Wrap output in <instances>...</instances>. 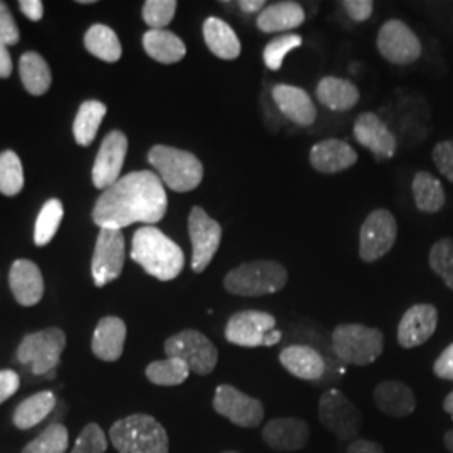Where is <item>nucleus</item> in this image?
Instances as JSON below:
<instances>
[{
    "mask_svg": "<svg viewBox=\"0 0 453 453\" xmlns=\"http://www.w3.org/2000/svg\"><path fill=\"white\" fill-rule=\"evenodd\" d=\"M168 209V198L160 177L150 170L133 172L118 180L103 195L93 209V220L99 228H118L136 222L157 224Z\"/></svg>",
    "mask_w": 453,
    "mask_h": 453,
    "instance_id": "f257e3e1",
    "label": "nucleus"
},
{
    "mask_svg": "<svg viewBox=\"0 0 453 453\" xmlns=\"http://www.w3.org/2000/svg\"><path fill=\"white\" fill-rule=\"evenodd\" d=\"M131 259L145 269L146 274L158 280H173L185 265V254L160 228L145 226L138 228L131 241Z\"/></svg>",
    "mask_w": 453,
    "mask_h": 453,
    "instance_id": "f03ea898",
    "label": "nucleus"
},
{
    "mask_svg": "<svg viewBox=\"0 0 453 453\" xmlns=\"http://www.w3.org/2000/svg\"><path fill=\"white\" fill-rule=\"evenodd\" d=\"M110 440L119 453H168V434L160 421L145 413H134L114 421Z\"/></svg>",
    "mask_w": 453,
    "mask_h": 453,
    "instance_id": "7ed1b4c3",
    "label": "nucleus"
},
{
    "mask_svg": "<svg viewBox=\"0 0 453 453\" xmlns=\"http://www.w3.org/2000/svg\"><path fill=\"white\" fill-rule=\"evenodd\" d=\"M148 162L173 192L195 190L203 180V165L194 153L173 146L157 145L148 151Z\"/></svg>",
    "mask_w": 453,
    "mask_h": 453,
    "instance_id": "20e7f679",
    "label": "nucleus"
},
{
    "mask_svg": "<svg viewBox=\"0 0 453 453\" xmlns=\"http://www.w3.org/2000/svg\"><path fill=\"white\" fill-rule=\"evenodd\" d=\"M288 284V271L274 260L247 262L224 279L226 292L239 297H262L284 289Z\"/></svg>",
    "mask_w": 453,
    "mask_h": 453,
    "instance_id": "39448f33",
    "label": "nucleus"
},
{
    "mask_svg": "<svg viewBox=\"0 0 453 453\" xmlns=\"http://www.w3.org/2000/svg\"><path fill=\"white\" fill-rule=\"evenodd\" d=\"M385 336L365 324H341L333 333V351L346 365L368 366L381 357Z\"/></svg>",
    "mask_w": 453,
    "mask_h": 453,
    "instance_id": "423d86ee",
    "label": "nucleus"
},
{
    "mask_svg": "<svg viewBox=\"0 0 453 453\" xmlns=\"http://www.w3.org/2000/svg\"><path fill=\"white\" fill-rule=\"evenodd\" d=\"M65 348V331L48 327L22 340L17 348V361L20 365H31L34 374H48L59 365Z\"/></svg>",
    "mask_w": 453,
    "mask_h": 453,
    "instance_id": "0eeeda50",
    "label": "nucleus"
},
{
    "mask_svg": "<svg viewBox=\"0 0 453 453\" xmlns=\"http://www.w3.org/2000/svg\"><path fill=\"white\" fill-rule=\"evenodd\" d=\"M165 355L179 357L187 363L190 372L198 376L211 374L219 363V351L205 334L195 329H185L165 342Z\"/></svg>",
    "mask_w": 453,
    "mask_h": 453,
    "instance_id": "6e6552de",
    "label": "nucleus"
},
{
    "mask_svg": "<svg viewBox=\"0 0 453 453\" xmlns=\"http://www.w3.org/2000/svg\"><path fill=\"white\" fill-rule=\"evenodd\" d=\"M319 421L334 437L351 440L361 430L363 415L342 391L333 388L319 398Z\"/></svg>",
    "mask_w": 453,
    "mask_h": 453,
    "instance_id": "1a4fd4ad",
    "label": "nucleus"
},
{
    "mask_svg": "<svg viewBox=\"0 0 453 453\" xmlns=\"http://www.w3.org/2000/svg\"><path fill=\"white\" fill-rule=\"evenodd\" d=\"M398 226L391 211L378 209L368 215L359 232V257L365 262H376L393 249Z\"/></svg>",
    "mask_w": 453,
    "mask_h": 453,
    "instance_id": "9d476101",
    "label": "nucleus"
},
{
    "mask_svg": "<svg viewBox=\"0 0 453 453\" xmlns=\"http://www.w3.org/2000/svg\"><path fill=\"white\" fill-rule=\"evenodd\" d=\"M125 265V235L118 228H101L91 262V274L96 288L116 280Z\"/></svg>",
    "mask_w": 453,
    "mask_h": 453,
    "instance_id": "9b49d317",
    "label": "nucleus"
},
{
    "mask_svg": "<svg viewBox=\"0 0 453 453\" xmlns=\"http://www.w3.org/2000/svg\"><path fill=\"white\" fill-rule=\"evenodd\" d=\"M213 410L241 428H256L264 420V405L232 385H219L211 402Z\"/></svg>",
    "mask_w": 453,
    "mask_h": 453,
    "instance_id": "f8f14e48",
    "label": "nucleus"
},
{
    "mask_svg": "<svg viewBox=\"0 0 453 453\" xmlns=\"http://www.w3.org/2000/svg\"><path fill=\"white\" fill-rule=\"evenodd\" d=\"M188 234L192 241V269L196 274L203 273L222 241V226L213 220L202 207H194L188 217Z\"/></svg>",
    "mask_w": 453,
    "mask_h": 453,
    "instance_id": "ddd939ff",
    "label": "nucleus"
},
{
    "mask_svg": "<svg viewBox=\"0 0 453 453\" xmlns=\"http://www.w3.org/2000/svg\"><path fill=\"white\" fill-rule=\"evenodd\" d=\"M378 50L393 65H413L421 56L420 39L405 22L393 19L383 24L376 39Z\"/></svg>",
    "mask_w": 453,
    "mask_h": 453,
    "instance_id": "4468645a",
    "label": "nucleus"
},
{
    "mask_svg": "<svg viewBox=\"0 0 453 453\" xmlns=\"http://www.w3.org/2000/svg\"><path fill=\"white\" fill-rule=\"evenodd\" d=\"M128 153V138L123 131L108 133L97 151L91 179L99 190H106L119 180Z\"/></svg>",
    "mask_w": 453,
    "mask_h": 453,
    "instance_id": "2eb2a0df",
    "label": "nucleus"
},
{
    "mask_svg": "<svg viewBox=\"0 0 453 453\" xmlns=\"http://www.w3.org/2000/svg\"><path fill=\"white\" fill-rule=\"evenodd\" d=\"M275 329V318L264 311H241L230 316L226 326V340L242 348L264 346L267 333Z\"/></svg>",
    "mask_w": 453,
    "mask_h": 453,
    "instance_id": "dca6fc26",
    "label": "nucleus"
},
{
    "mask_svg": "<svg viewBox=\"0 0 453 453\" xmlns=\"http://www.w3.org/2000/svg\"><path fill=\"white\" fill-rule=\"evenodd\" d=\"M309 438L308 421L294 417L274 418L262 428L264 443L275 452H297L308 445Z\"/></svg>",
    "mask_w": 453,
    "mask_h": 453,
    "instance_id": "f3484780",
    "label": "nucleus"
},
{
    "mask_svg": "<svg viewBox=\"0 0 453 453\" xmlns=\"http://www.w3.org/2000/svg\"><path fill=\"white\" fill-rule=\"evenodd\" d=\"M438 311L432 304H415L406 311L398 324V342L411 349L425 344L437 329Z\"/></svg>",
    "mask_w": 453,
    "mask_h": 453,
    "instance_id": "a211bd4d",
    "label": "nucleus"
},
{
    "mask_svg": "<svg viewBox=\"0 0 453 453\" xmlns=\"http://www.w3.org/2000/svg\"><path fill=\"white\" fill-rule=\"evenodd\" d=\"M353 133L357 143L366 146L376 160L381 162L393 158L396 151V138L378 114H359Z\"/></svg>",
    "mask_w": 453,
    "mask_h": 453,
    "instance_id": "6ab92c4d",
    "label": "nucleus"
},
{
    "mask_svg": "<svg viewBox=\"0 0 453 453\" xmlns=\"http://www.w3.org/2000/svg\"><path fill=\"white\" fill-rule=\"evenodd\" d=\"M9 286L17 303L24 308L39 304L44 296V279L33 260L19 259L9 273Z\"/></svg>",
    "mask_w": 453,
    "mask_h": 453,
    "instance_id": "aec40b11",
    "label": "nucleus"
},
{
    "mask_svg": "<svg viewBox=\"0 0 453 453\" xmlns=\"http://www.w3.org/2000/svg\"><path fill=\"white\" fill-rule=\"evenodd\" d=\"M309 162L319 173L333 175L351 168L357 162V150L336 138L323 140L311 148Z\"/></svg>",
    "mask_w": 453,
    "mask_h": 453,
    "instance_id": "412c9836",
    "label": "nucleus"
},
{
    "mask_svg": "<svg viewBox=\"0 0 453 453\" xmlns=\"http://www.w3.org/2000/svg\"><path fill=\"white\" fill-rule=\"evenodd\" d=\"M273 99L279 111L289 118L292 123L299 127H311L316 121V106L303 88L277 84L273 89Z\"/></svg>",
    "mask_w": 453,
    "mask_h": 453,
    "instance_id": "4be33fe9",
    "label": "nucleus"
},
{
    "mask_svg": "<svg viewBox=\"0 0 453 453\" xmlns=\"http://www.w3.org/2000/svg\"><path fill=\"white\" fill-rule=\"evenodd\" d=\"M372 400L381 413L393 418L410 417L417 408L415 393L405 383L395 380L380 383L372 391Z\"/></svg>",
    "mask_w": 453,
    "mask_h": 453,
    "instance_id": "5701e85b",
    "label": "nucleus"
},
{
    "mask_svg": "<svg viewBox=\"0 0 453 453\" xmlns=\"http://www.w3.org/2000/svg\"><path fill=\"white\" fill-rule=\"evenodd\" d=\"M125 341H127L125 321L116 316H106L97 323L95 329L93 341H91L93 355L106 363L118 361L123 355Z\"/></svg>",
    "mask_w": 453,
    "mask_h": 453,
    "instance_id": "b1692460",
    "label": "nucleus"
},
{
    "mask_svg": "<svg viewBox=\"0 0 453 453\" xmlns=\"http://www.w3.org/2000/svg\"><path fill=\"white\" fill-rule=\"evenodd\" d=\"M279 361L292 376L306 381H318L326 372V363L321 353L304 344H292L284 348L279 355Z\"/></svg>",
    "mask_w": 453,
    "mask_h": 453,
    "instance_id": "393cba45",
    "label": "nucleus"
},
{
    "mask_svg": "<svg viewBox=\"0 0 453 453\" xmlns=\"http://www.w3.org/2000/svg\"><path fill=\"white\" fill-rule=\"evenodd\" d=\"M306 19L304 9L296 2H277L257 17V27L265 34L284 33L299 27Z\"/></svg>",
    "mask_w": 453,
    "mask_h": 453,
    "instance_id": "a878e982",
    "label": "nucleus"
},
{
    "mask_svg": "<svg viewBox=\"0 0 453 453\" xmlns=\"http://www.w3.org/2000/svg\"><path fill=\"white\" fill-rule=\"evenodd\" d=\"M203 39L211 54L224 61H234L241 56L242 46L237 34L219 17H209L203 22Z\"/></svg>",
    "mask_w": 453,
    "mask_h": 453,
    "instance_id": "bb28decb",
    "label": "nucleus"
},
{
    "mask_svg": "<svg viewBox=\"0 0 453 453\" xmlns=\"http://www.w3.org/2000/svg\"><path fill=\"white\" fill-rule=\"evenodd\" d=\"M143 49L146 54L162 65H175L180 63L185 54L187 46L177 34L170 33L166 29H150L143 35Z\"/></svg>",
    "mask_w": 453,
    "mask_h": 453,
    "instance_id": "cd10ccee",
    "label": "nucleus"
},
{
    "mask_svg": "<svg viewBox=\"0 0 453 453\" xmlns=\"http://www.w3.org/2000/svg\"><path fill=\"white\" fill-rule=\"evenodd\" d=\"M316 96L326 108L333 111H348L353 106H357L359 101V91L357 86L348 80L326 76L318 84Z\"/></svg>",
    "mask_w": 453,
    "mask_h": 453,
    "instance_id": "c85d7f7f",
    "label": "nucleus"
},
{
    "mask_svg": "<svg viewBox=\"0 0 453 453\" xmlns=\"http://www.w3.org/2000/svg\"><path fill=\"white\" fill-rule=\"evenodd\" d=\"M20 81L26 91L33 96H42L48 93L52 82V74L46 59L37 52H26L19 61Z\"/></svg>",
    "mask_w": 453,
    "mask_h": 453,
    "instance_id": "c756f323",
    "label": "nucleus"
},
{
    "mask_svg": "<svg viewBox=\"0 0 453 453\" xmlns=\"http://www.w3.org/2000/svg\"><path fill=\"white\" fill-rule=\"evenodd\" d=\"M56 406V396L52 391H39L19 403L12 421L19 430H29L41 421L46 420Z\"/></svg>",
    "mask_w": 453,
    "mask_h": 453,
    "instance_id": "7c9ffc66",
    "label": "nucleus"
},
{
    "mask_svg": "<svg viewBox=\"0 0 453 453\" xmlns=\"http://www.w3.org/2000/svg\"><path fill=\"white\" fill-rule=\"evenodd\" d=\"M106 113H108L106 104L97 99H88L82 103L73 125V133L78 145L89 146L95 142L97 130Z\"/></svg>",
    "mask_w": 453,
    "mask_h": 453,
    "instance_id": "2f4dec72",
    "label": "nucleus"
},
{
    "mask_svg": "<svg viewBox=\"0 0 453 453\" xmlns=\"http://www.w3.org/2000/svg\"><path fill=\"white\" fill-rule=\"evenodd\" d=\"M84 46L89 54L104 63H116L123 54L118 35L104 24H95L88 29V33L84 34Z\"/></svg>",
    "mask_w": 453,
    "mask_h": 453,
    "instance_id": "473e14b6",
    "label": "nucleus"
},
{
    "mask_svg": "<svg viewBox=\"0 0 453 453\" xmlns=\"http://www.w3.org/2000/svg\"><path fill=\"white\" fill-rule=\"evenodd\" d=\"M413 198L417 209L425 213H435L445 205V190L440 180L428 172H418L413 179Z\"/></svg>",
    "mask_w": 453,
    "mask_h": 453,
    "instance_id": "72a5a7b5",
    "label": "nucleus"
},
{
    "mask_svg": "<svg viewBox=\"0 0 453 453\" xmlns=\"http://www.w3.org/2000/svg\"><path fill=\"white\" fill-rule=\"evenodd\" d=\"M146 378L157 387H179L188 374L190 368L179 357H166L162 361H153L146 366Z\"/></svg>",
    "mask_w": 453,
    "mask_h": 453,
    "instance_id": "f704fd0d",
    "label": "nucleus"
},
{
    "mask_svg": "<svg viewBox=\"0 0 453 453\" xmlns=\"http://www.w3.org/2000/svg\"><path fill=\"white\" fill-rule=\"evenodd\" d=\"M63 217H65V207L61 200L50 198L42 205L34 228V243L37 247H44L54 239V235L58 234V228L63 222Z\"/></svg>",
    "mask_w": 453,
    "mask_h": 453,
    "instance_id": "c9c22d12",
    "label": "nucleus"
},
{
    "mask_svg": "<svg viewBox=\"0 0 453 453\" xmlns=\"http://www.w3.org/2000/svg\"><path fill=\"white\" fill-rule=\"evenodd\" d=\"M24 188V170L17 153L7 150L0 153V194L16 196Z\"/></svg>",
    "mask_w": 453,
    "mask_h": 453,
    "instance_id": "e433bc0d",
    "label": "nucleus"
},
{
    "mask_svg": "<svg viewBox=\"0 0 453 453\" xmlns=\"http://www.w3.org/2000/svg\"><path fill=\"white\" fill-rule=\"evenodd\" d=\"M69 432L63 423H52L39 437L29 441L22 453H65Z\"/></svg>",
    "mask_w": 453,
    "mask_h": 453,
    "instance_id": "4c0bfd02",
    "label": "nucleus"
},
{
    "mask_svg": "<svg viewBox=\"0 0 453 453\" xmlns=\"http://www.w3.org/2000/svg\"><path fill=\"white\" fill-rule=\"evenodd\" d=\"M430 267L453 291V239H440L430 250Z\"/></svg>",
    "mask_w": 453,
    "mask_h": 453,
    "instance_id": "58836bf2",
    "label": "nucleus"
},
{
    "mask_svg": "<svg viewBox=\"0 0 453 453\" xmlns=\"http://www.w3.org/2000/svg\"><path fill=\"white\" fill-rule=\"evenodd\" d=\"M303 39L297 34H282L274 37L265 49H264V63L267 69L279 71L284 63V58L291 52L292 49L299 48Z\"/></svg>",
    "mask_w": 453,
    "mask_h": 453,
    "instance_id": "ea45409f",
    "label": "nucleus"
},
{
    "mask_svg": "<svg viewBox=\"0 0 453 453\" xmlns=\"http://www.w3.org/2000/svg\"><path fill=\"white\" fill-rule=\"evenodd\" d=\"M175 0H146L143 4V20L150 29H165L177 14Z\"/></svg>",
    "mask_w": 453,
    "mask_h": 453,
    "instance_id": "a19ab883",
    "label": "nucleus"
},
{
    "mask_svg": "<svg viewBox=\"0 0 453 453\" xmlns=\"http://www.w3.org/2000/svg\"><path fill=\"white\" fill-rule=\"evenodd\" d=\"M108 449V438L97 423H88L82 428L76 445L71 453H104Z\"/></svg>",
    "mask_w": 453,
    "mask_h": 453,
    "instance_id": "79ce46f5",
    "label": "nucleus"
},
{
    "mask_svg": "<svg viewBox=\"0 0 453 453\" xmlns=\"http://www.w3.org/2000/svg\"><path fill=\"white\" fill-rule=\"evenodd\" d=\"M0 39L7 46H16L20 41V33L17 27L16 19L12 16L11 9L7 7L5 2L0 0Z\"/></svg>",
    "mask_w": 453,
    "mask_h": 453,
    "instance_id": "37998d69",
    "label": "nucleus"
},
{
    "mask_svg": "<svg viewBox=\"0 0 453 453\" xmlns=\"http://www.w3.org/2000/svg\"><path fill=\"white\" fill-rule=\"evenodd\" d=\"M432 157H434V162L437 165L438 172L453 183V140L440 142L434 148Z\"/></svg>",
    "mask_w": 453,
    "mask_h": 453,
    "instance_id": "c03bdc74",
    "label": "nucleus"
},
{
    "mask_svg": "<svg viewBox=\"0 0 453 453\" xmlns=\"http://www.w3.org/2000/svg\"><path fill=\"white\" fill-rule=\"evenodd\" d=\"M342 7L346 9L348 16L351 17L353 20L365 22L372 17L374 4L372 0H346V2H342Z\"/></svg>",
    "mask_w": 453,
    "mask_h": 453,
    "instance_id": "a18cd8bd",
    "label": "nucleus"
},
{
    "mask_svg": "<svg viewBox=\"0 0 453 453\" xmlns=\"http://www.w3.org/2000/svg\"><path fill=\"white\" fill-rule=\"evenodd\" d=\"M20 387V378L12 370H2L0 372V405L5 403L9 398H12Z\"/></svg>",
    "mask_w": 453,
    "mask_h": 453,
    "instance_id": "49530a36",
    "label": "nucleus"
},
{
    "mask_svg": "<svg viewBox=\"0 0 453 453\" xmlns=\"http://www.w3.org/2000/svg\"><path fill=\"white\" fill-rule=\"evenodd\" d=\"M434 372L441 380L453 381V342L443 349L434 365Z\"/></svg>",
    "mask_w": 453,
    "mask_h": 453,
    "instance_id": "de8ad7c7",
    "label": "nucleus"
},
{
    "mask_svg": "<svg viewBox=\"0 0 453 453\" xmlns=\"http://www.w3.org/2000/svg\"><path fill=\"white\" fill-rule=\"evenodd\" d=\"M20 12L33 22H39L44 16V4L41 0H20Z\"/></svg>",
    "mask_w": 453,
    "mask_h": 453,
    "instance_id": "09e8293b",
    "label": "nucleus"
},
{
    "mask_svg": "<svg viewBox=\"0 0 453 453\" xmlns=\"http://www.w3.org/2000/svg\"><path fill=\"white\" fill-rule=\"evenodd\" d=\"M346 453H385L383 447L376 441L366 440V438H357L348 445Z\"/></svg>",
    "mask_w": 453,
    "mask_h": 453,
    "instance_id": "8fccbe9b",
    "label": "nucleus"
},
{
    "mask_svg": "<svg viewBox=\"0 0 453 453\" xmlns=\"http://www.w3.org/2000/svg\"><path fill=\"white\" fill-rule=\"evenodd\" d=\"M7 48L9 46L0 39V80H7L12 74V59Z\"/></svg>",
    "mask_w": 453,
    "mask_h": 453,
    "instance_id": "3c124183",
    "label": "nucleus"
},
{
    "mask_svg": "<svg viewBox=\"0 0 453 453\" xmlns=\"http://www.w3.org/2000/svg\"><path fill=\"white\" fill-rule=\"evenodd\" d=\"M239 5H241L243 12L256 14V12H259L262 7H265V2L264 0H242Z\"/></svg>",
    "mask_w": 453,
    "mask_h": 453,
    "instance_id": "603ef678",
    "label": "nucleus"
},
{
    "mask_svg": "<svg viewBox=\"0 0 453 453\" xmlns=\"http://www.w3.org/2000/svg\"><path fill=\"white\" fill-rule=\"evenodd\" d=\"M282 338V333L279 329H273L271 333L265 334L264 338V346H275L279 341Z\"/></svg>",
    "mask_w": 453,
    "mask_h": 453,
    "instance_id": "864d4df0",
    "label": "nucleus"
},
{
    "mask_svg": "<svg viewBox=\"0 0 453 453\" xmlns=\"http://www.w3.org/2000/svg\"><path fill=\"white\" fill-rule=\"evenodd\" d=\"M443 410L449 413V415H452L453 418V391L445 398V402H443Z\"/></svg>",
    "mask_w": 453,
    "mask_h": 453,
    "instance_id": "5fc2aeb1",
    "label": "nucleus"
},
{
    "mask_svg": "<svg viewBox=\"0 0 453 453\" xmlns=\"http://www.w3.org/2000/svg\"><path fill=\"white\" fill-rule=\"evenodd\" d=\"M443 441H445V447L453 453V430L450 432H447L445 434V437H443Z\"/></svg>",
    "mask_w": 453,
    "mask_h": 453,
    "instance_id": "6e6d98bb",
    "label": "nucleus"
},
{
    "mask_svg": "<svg viewBox=\"0 0 453 453\" xmlns=\"http://www.w3.org/2000/svg\"><path fill=\"white\" fill-rule=\"evenodd\" d=\"M78 4H82V5H89V4H95V0H80Z\"/></svg>",
    "mask_w": 453,
    "mask_h": 453,
    "instance_id": "4d7b16f0",
    "label": "nucleus"
},
{
    "mask_svg": "<svg viewBox=\"0 0 453 453\" xmlns=\"http://www.w3.org/2000/svg\"><path fill=\"white\" fill-rule=\"evenodd\" d=\"M222 453H241V452H235V450H226V452Z\"/></svg>",
    "mask_w": 453,
    "mask_h": 453,
    "instance_id": "13d9d810",
    "label": "nucleus"
}]
</instances>
